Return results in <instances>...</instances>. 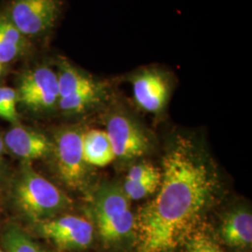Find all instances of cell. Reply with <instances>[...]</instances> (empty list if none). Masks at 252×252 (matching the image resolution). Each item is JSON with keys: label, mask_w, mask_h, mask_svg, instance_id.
<instances>
[{"label": "cell", "mask_w": 252, "mask_h": 252, "mask_svg": "<svg viewBox=\"0 0 252 252\" xmlns=\"http://www.w3.org/2000/svg\"><path fill=\"white\" fill-rule=\"evenodd\" d=\"M218 189V175L206 155L188 138H177L162 157L156 195L135 217L137 252H174L188 243Z\"/></svg>", "instance_id": "cell-1"}, {"label": "cell", "mask_w": 252, "mask_h": 252, "mask_svg": "<svg viewBox=\"0 0 252 252\" xmlns=\"http://www.w3.org/2000/svg\"><path fill=\"white\" fill-rule=\"evenodd\" d=\"M14 200L20 210L35 222L54 218L70 204L62 190L31 169L17 180Z\"/></svg>", "instance_id": "cell-2"}, {"label": "cell", "mask_w": 252, "mask_h": 252, "mask_svg": "<svg viewBox=\"0 0 252 252\" xmlns=\"http://www.w3.org/2000/svg\"><path fill=\"white\" fill-rule=\"evenodd\" d=\"M95 225L105 244L123 241L134 232L135 216L123 188L108 184L97 191L94 207Z\"/></svg>", "instance_id": "cell-3"}, {"label": "cell", "mask_w": 252, "mask_h": 252, "mask_svg": "<svg viewBox=\"0 0 252 252\" xmlns=\"http://www.w3.org/2000/svg\"><path fill=\"white\" fill-rule=\"evenodd\" d=\"M61 11L59 0H13L10 22L25 36H40L54 28Z\"/></svg>", "instance_id": "cell-4"}, {"label": "cell", "mask_w": 252, "mask_h": 252, "mask_svg": "<svg viewBox=\"0 0 252 252\" xmlns=\"http://www.w3.org/2000/svg\"><path fill=\"white\" fill-rule=\"evenodd\" d=\"M135 104L149 113L160 114L171 95L169 74L159 66L141 68L130 76Z\"/></svg>", "instance_id": "cell-5"}, {"label": "cell", "mask_w": 252, "mask_h": 252, "mask_svg": "<svg viewBox=\"0 0 252 252\" xmlns=\"http://www.w3.org/2000/svg\"><path fill=\"white\" fill-rule=\"evenodd\" d=\"M16 93L19 102L32 111L53 110L59 100L56 72L47 65L27 71L22 77Z\"/></svg>", "instance_id": "cell-6"}, {"label": "cell", "mask_w": 252, "mask_h": 252, "mask_svg": "<svg viewBox=\"0 0 252 252\" xmlns=\"http://www.w3.org/2000/svg\"><path fill=\"white\" fill-rule=\"evenodd\" d=\"M82 134L76 128L63 129L56 135L54 145L59 175L72 189L81 188L87 177L88 164L83 156Z\"/></svg>", "instance_id": "cell-7"}, {"label": "cell", "mask_w": 252, "mask_h": 252, "mask_svg": "<svg viewBox=\"0 0 252 252\" xmlns=\"http://www.w3.org/2000/svg\"><path fill=\"white\" fill-rule=\"evenodd\" d=\"M37 232L59 250L81 251L94 240V226L81 217L65 215L36 222Z\"/></svg>", "instance_id": "cell-8"}, {"label": "cell", "mask_w": 252, "mask_h": 252, "mask_svg": "<svg viewBox=\"0 0 252 252\" xmlns=\"http://www.w3.org/2000/svg\"><path fill=\"white\" fill-rule=\"evenodd\" d=\"M106 132L116 158L133 160L149 151L150 141L144 130L125 112L116 111L109 115Z\"/></svg>", "instance_id": "cell-9"}, {"label": "cell", "mask_w": 252, "mask_h": 252, "mask_svg": "<svg viewBox=\"0 0 252 252\" xmlns=\"http://www.w3.org/2000/svg\"><path fill=\"white\" fill-rule=\"evenodd\" d=\"M3 140L11 153L25 160L40 159L54 151V144L45 135L20 126L7 132Z\"/></svg>", "instance_id": "cell-10"}, {"label": "cell", "mask_w": 252, "mask_h": 252, "mask_svg": "<svg viewBox=\"0 0 252 252\" xmlns=\"http://www.w3.org/2000/svg\"><path fill=\"white\" fill-rule=\"evenodd\" d=\"M82 151L88 165L105 167L116 157L106 131L92 129L82 134Z\"/></svg>", "instance_id": "cell-11"}, {"label": "cell", "mask_w": 252, "mask_h": 252, "mask_svg": "<svg viewBox=\"0 0 252 252\" xmlns=\"http://www.w3.org/2000/svg\"><path fill=\"white\" fill-rule=\"evenodd\" d=\"M220 234L227 245L234 248H248L252 242V213L239 209L225 217Z\"/></svg>", "instance_id": "cell-12"}, {"label": "cell", "mask_w": 252, "mask_h": 252, "mask_svg": "<svg viewBox=\"0 0 252 252\" xmlns=\"http://www.w3.org/2000/svg\"><path fill=\"white\" fill-rule=\"evenodd\" d=\"M57 67L58 71L56 75L59 87V98L69 96L99 81L78 68L63 57L58 58Z\"/></svg>", "instance_id": "cell-13"}, {"label": "cell", "mask_w": 252, "mask_h": 252, "mask_svg": "<svg viewBox=\"0 0 252 252\" xmlns=\"http://www.w3.org/2000/svg\"><path fill=\"white\" fill-rule=\"evenodd\" d=\"M29 48L24 36L7 16L0 15V63H7L26 54Z\"/></svg>", "instance_id": "cell-14"}, {"label": "cell", "mask_w": 252, "mask_h": 252, "mask_svg": "<svg viewBox=\"0 0 252 252\" xmlns=\"http://www.w3.org/2000/svg\"><path fill=\"white\" fill-rule=\"evenodd\" d=\"M107 93V85L102 81H98L69 96L59 98L57 106L62 111L68 114L81 113L99 105L106 98Z\"/></svg>", "instance_id": "cell-15"}, {"label": "cell", "mask_w": 252, "mask_h": 252, "mask_svg": "<svg viewBox=\"0 0 252 252\" xmlns=\"http://www.w3.org/2000/svg\"><path fill=\"white\" fill-rule=\"evenodd\" d=\"M1 242L5 252H46L18 226L9 225L4 230Z\"/></svg>", "instance_id": "cell-16"}, {"label": "cell", "mask_w": 252, "mask_h": 252, "mask_svg": "<svg viewBox=\"0 0 252 252\" xmlns=\"http://www.w3.org/2000/svg\"><path fill=\"white\" fill-rule=\"evenodd\" d=\"M161 182V172L148 179L136 181L127 182L126 181L123 190L127 198L131 200H140L145 198L157 191Z\"/></svg>", "instance_id": "cell-17"}, {"label": "cell", "mask_w": 252, "mask_h": 252, "mask_svg": "<svg viewBox=\"0 0 252 252\" xmlns=\"http://www.w3.org/2000/svg\"><path fill=\"white\" fill-rule=\"evenodd\" d=\"M187 245L188 252H226L211 237L203 233L193 234Z\"/></svg>", "instance_id": "cell-18"}, {"label": "cell", "mask_w": 252, "mask_h": 252, "mask_svg": "<svg viewBox=\"0 0 252 252\" xmlns=\"http://www.w3.org/2000/svg\"><path fill=\"white\" fill-rule=\"evenodd\" d=\"M1 97L6 113V121L15 124L18 122L17 113V93L10 87H1Z\"/></svg>", "instance_id": "cell-19"}, {"label": "cell", "mask_w": 252, "mask_h": 252, "mask_svg": "<svg viewBox=\"0 0 252 252\" xmlns=\"http://www.w3.org/2000/svg\"><path fill=\"white\" fill-rule=\"evenodd\" d=\"M160 170L156 168L152 163L141 162L137 163L130 168L126 176V181L127 182H136L140 180L148 179L160 173Z\"/></svg>", "instance_id": "cell-20"}, {"label": "cell", "mask_w": 252, "mask_h": 252, "mask_svg": "<svg viewBox=\"0 0 252 252\" xmlns=\"http://www.w3.org/2000/svg\"><path fill=\"white\" fill-rule=\"evenodd\" d=\"M0 118L6 120V113H5V109H4L2 97H1V87H0Z\"/></svg>", "instance_id": "cell-21"}, {"label": "cell", "mask_w": 252, "mask_h": 252, "mask_svg": "<svg viewBox=\"0 0 252 252\" xmlns=\"http://www.w3.org/2000/svg\"><path fill=\"white\" fill-rule=\"evenodd\" d=\"M4 149H5V144H4V140L0 137V154L3 153V151H4Z\"/></svg>", "instance_id": "cell-22"}, {"label": "cell", "mask_w": 252, "mask_h": 252, "mask_svg": "<svg viewBox=\"0 0 252 252\" xmlns=\"http://www.w3.org/2000/svg\"><path fill=\"white\" fill-rule=\"evenodd\" d=\"M3 70H4V64H3V63H0V76L2 75Z\"/></svg>", "instance_id": "cell-23"}, {"label": "cell", "mask_w": 252, "mask_h": 252, "mask_svg": "<svg viewBox=\"0 0 252 252\" xmlns=\"http://www.w3.org/2000/svg\"><path fill=\"white\" fill-rule=\"evenodd\" d=\"M0 252H4V251H3V250H1V249H0Z\"/></svg>", "instance_id": "cell-24"}]
</instances>
